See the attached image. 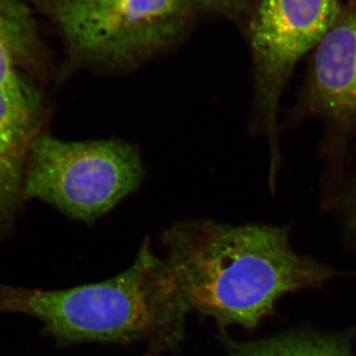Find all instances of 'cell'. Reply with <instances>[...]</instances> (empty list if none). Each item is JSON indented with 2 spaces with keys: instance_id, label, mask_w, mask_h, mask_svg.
I'll return each mask as SVG.
<instances>
[{
  "instance_id": "277c9868",
  "label": "cell",
  "mask_w": 356,
  "mask_h": 356,
  "mask_svg": "<svg viewBox=\"0 0 356 356\" xmlns=\"http://www.w3.org/2000/svg\"><path fill=\"white\" fill-rule=\"evenodd\" d=\"M143 177L140 152L130 143L67 142L41 134L28 158L22 196L92 222L133 193Z\"/></svg>"
},
{
  "instance_id": "5b68a950",
  "label": "cell",
  "mask_w": 356,
  "mask_h": 356,
  "mask_svg": "<svg viewBox=\"0 0 356 356\" xmlns=\"http://www.w3.org/2000/svg\"><path fill=\"white\" fill-rule=\"evenodd\" d=\"M343 0H252L238 21L252 57L254 128L266 138L269 175L280 168L278 108L299 60L314 50Z\"/></svg>"
},
{
  "instance_id": "8992f818",
  "label": "cell",
  "mask_w": 356,
  "mask_h": 356,
  "mask_svg": "<svg viewBox=\"0 0 356 356\" xmlns=\"http://www.w3.org/2000/svg\"><path fill=\"white\" fill-rule=\"evenodd\" d=\"M292 120L317 119L334 175L356 144V0H346L337 20L311 51Z\"/></svg>"
},
{
  "instance_id": "30bf717a",
  "label": "cell",
  "mask_w": 356,
  "mask_h": 356,
  "mask_svg": "<svg viewBox=\"0 0 356 356\" xmlns=\"http://www.w3.org/2000/svg\"><path fill=\"white\" fill-rule=\"evenodd\" d=\"M355 163L353 172L348 177V182L339 193V206L343 208L346 216L356 225V144L355 145Z\"/></svg>"
},
{
  "instance_id": "6da1fadb",
  "label": "cell",
  "mask_w": 356,
  "mask_h": 356,
  "mask_svg": "<svg viewBox=\"0 0 356 356\" xmlns=\"http://www.w3.org/2000/svg\"><path fill=\"white\" fill-rule=\"evenodd\" d=\"M163 242L188 311L221 325L257 327L282 295L327 276L293 250L286 229L269 225L179 222Z\"/></svg>"
},
{
  "instance_id": "ba28073f",
  "label": "cell",
  "mask_w": 356,
  "mask_h": 356,
  "mask_svg": "<svg viewBox=\"0 0 356 356\" xmlns=\"http://www.w3.org/2000/svg\"><path fill=\"white\" fill-rule=\"evenodd\" d=\"M228 343L231 356H348L341 344L318 337L289 336L254 343Z\"/></svg>"
},
{
  "instance_id": "52a82bcc",
  "label": "cell",
  "mask_w": 356,
  "mask_h": 356,
  "mask_svg": "<svg viewBox=\"0 0 356 356\" xmlns=\"http://www.w3.org/2000/svg\"><path fill=\"white\" fill-rule=\"evenodd\" d=\"M36 81H0V185L22 177L33 143L42 134L47 110Z\"/></svg>"
},
{
  "instance_id": "7a4b0ae2",
  "label": "cell",
  "mask_w": 356,
  "mask_h": 356,
  "mask_svg": "<svg viewBox=\"0 0 356 356\" xmlns=\"http://www.w3.org/2000/svg\"><path fill=\"white\" fill-rule=\"evenodd\" d=\"M0 312L38 318L42 334L60 346L149 341L161 348L182 341L189 313L147 240L127 270L102 282L53 291L0 285Z\"/></svg>"
},
{
  "instance_id": "3957f363",
  "label": "cell",
  "mask_w": 356,
  "mask_h": 356,
  "mask_svg": "<svg viewBox=\"0 0 356 356\" xmlns=\"http://www.w3.org/2000/svg\"><path fill=\"white\" fill-rule=\"evenodd\" d=\"M57 32L65 72H124L175 48L191 33V0H29Z\"/></svg>"
},
{
  "instance_id": "9c48e42d",
  "label": "cell",
  "mask_w": 356,
  "mask_h": 356,
  "mask_svg": "<svg viewBox=\"0 0 356 356\" xmlns=\"http://www.w3.org/2000/svg\"><path fill=\"white\" fill-rule=\"evenodd\" d=\"M200 15L218 16L238 23L252 0H191Z\"/></svg>"
}]
</instances>
